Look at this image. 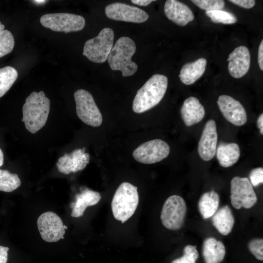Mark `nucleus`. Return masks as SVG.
I'll return each mask as SVG.
<instances>
[{"instance_id": "nucleus-21", "label": "nucleus", "mask_w": 263, "mask_h": 263, "mask_svg": "<svg viewBox=\"0 0 263 263\" xmlns=\"http://www.w3.org/2000/svg\"><path fill=\"white\" fill-rule=\"evenodd\" d=\"M225 248L220 241L209 237L203 244L202 255L205 263H220L225 258Z\"/></svg>"}, {"instance_id": "nucleus-33", "label": "nucleus", "mask_w": 263, "mask_h": 263, "mask_svg": "<svg viewBox=\"0 0 263 263\" xmlns=\"http://www.w3.org/2000/svg\"><path fill=\"white\" fill-rule=\"evenodd\" d=\"M228 1L246 9H250L254 7L256 2L254 0H230Z\"/></svg>"}, {"instance_id": "nucleus-17", "label": "nucleus", "mask_w": 263, "mask_h": 263, "mask_svg": "<svg viewBox=\"0 0 263 263\" xmlns=\"http://www.w3.org/2000/svg\"><path fill=\"white\" fill-rule=\"evenodd\" d=\"M164 10L168 19L180 26L186 25L194 18V14L190 8L178 0H166Z\"/></svg>"}, {"instance_id": "nucleus-23", "label": "nucleus", "mask_w": 263, "mask_h": 263, "mask_svg": "<svg viewBox=\"0 0 263 263\" xmlns=\"http://www.w3.org/2000/svg\"><path fill=\"white\" fill-rule=\"evenodd\" d=\"M213 226L223 235L229 234L234 224V218L232 212L227 205L217 210L212 216Z\"/></svg>"}, {"instance_id": "nucleus-13", "label": "nucleus", "mask_w": 263, "mask_h": 263, "mask_svg": "<svg viewBox=\"0 0 263 263\" xmlns=\"http://www.w3.org/2000/svg\"><path fill=\"white\" fill-rule=\"evenodd\" d=\"M220 111L225 118L232 124L241 126L247 121L245 110L237 100L227 95L219 96L217 101Z\"/></svg>"}, {"instance_id": "nucleus-14", "label": "nucleus", "mask_w": 263, "mask_h": 263, "mask_svg": "<svg viewBox=\"0 0 263 263\" xmlns=\"http://www.w3.org/2000/svg\"><path fill=\"white\" fill-rule=\"evenodd\" d=\"M218 141L216 124L214 120H208L202 132L198 143V152L205 161L211 160L216 154Z\"/></svg>"}, {"instance_id": "nucleus-10", "label": "nucleus", "mask_w": 263, "mask_h": 263, "mask_svg": "<svg viewBox=\"0 0 263 263\" xmlns=\"http://www.w3.org/2000/svg\"><path fill=\"white\" fill-rule=\"evenodd\" d=\"M170 148L164 141L156 139L142 143L133 152L132 156L137 162L146 164L159 162L169 155Z\"/></svg>"}, {"instance_id": "nucleus-31", "label": "nucleus", "mask_w": 263, "mask_h": 263, "mask_svg": "<svg viewBox=\"0 0 263 263\" xmlns=\"http://www.w3.org/2000/svg\"><path fill=\"white\" fill-rule=\"evenodd\" d=\"M248 247L249 251L258 260H263V240L256 238L251 240L248 243Z\"/></svg>"}, {"instance_id": "nucleus-4", "label": "nucleus", "mask_w": 263, "mask_h": 263, "mask_svg": "<svg viewBox=\"0 0 263 263\" xmlns=\"http://www.w3.org/2000/svg\"><path fill=\"white\" fill-rule=\"evenodd\" d=\"M138 203L137 188L130 183L123 182L117 188L112 201L114 218L124 223L133 215Z\"/></svg>"}, {"instance_id": "nucleus-6", "label": "nucleus", "mask_w": 263, "mask_h": 263, "mask_svg": "<svg viewBox=\"0 0 263 263\" xmlns=\"http://www.w3.org/2000/svg\"><path fill=\"white\" fill-rule=\"evenodd\" d=\"M40 22L43 27L53 31L65 33L81 31L85 25L83 17L67 13L45 14L40 17Z\"/></svg>"}, {"instance_id": "nucleus-5", "label": "nucleus", "mask_w": 263, "mask_h": 263, "mask_svg": "<svg viewBox=\"0 0 263 263\" xmlns=\"http://www.w3.org/2000/svg\"><path fill=\"white\" fill-rule=\"evenodd\" d=\"M114 32L110 28H104L98 35L87 40L82 54L89 60L97 63L104 62L113 47Z\"/></svg>"}, {"instance_id": "nucleus-1", "label": "nucleus", "mask_w": 263, "mask_h": 263, "mask_svg": "<svg viewBox=\"0 0 263 263\" xmlns=\"http://www.w3.org/2000/svg\"><path fill=\"white\" fill-rule=\"evenodd\" d=\"M50 99L44 93L33 92L27 97L22 107L21 119L26 129L35 133L46 124L50 112Z\"/></svg>"}, {"instance_id": "nucleus-2", "label": "nucleus", "mask_w": 263, "mask_h": 263, "mask_svg": "<svg viewBox=\"0 0 263 263\" xmlns=\"http://www.w3.org/2000/svg\"><path fill=\"white\" fill-rule=\"evenodd\" d=\"M168 83L166 76L159 74L153 75L137 91L132 102L133 112L141 113L157 105L166 92Z\"/></svg>"}, {"instance_id": "nucleus-34", "label": "nucleus", "mask_w": 263, "mask_h": 263, "mask_svg": "<svg viewBox=\"0 0 263 263\" xmlns=\"http://www.w3.org/2000/svg\"><path fill=\"white\" fill-rule=\"evenodd\" d=\"M9 249L8 247L0 245V263H7Z\"/></svg>"}, {"instance_id": "nucleus-30", "label": "nucleus", "mask_w": 263, "mask_h": 263, "mask_svg": "<svg viewBox=\"0 0 263 263\" xmlns=\"http://www.w3.org/2000/svg\"><path fill=\"white\" fill-rule=\"evenodd\" d=\"M191 1L206 11L222 10L225 5V1L222 0H191Z\"/></svg>"}, {"instance_id": "nucleus-27", "label": "nucleus", "mask_w": 263, "mask_h": 263, "mask_svg": "<svg viewBox=\"0 0 263 263\" xmlns=\"http://www.w3.org/2000/svg\"><path fill=\"white\" fill-rule=\"evenodd\" d=\"M205 14L210 19L211 21L215 23L231 24L237 21L234 15L222 10L206 11Z\"/></svg>"}, {"instance_id": "nucleus-26", "label": "nucleus", "mask_w": 263, "mask_h": 263, "mask_svg": "<svg viewBox=\"0 0 263 263\" xmlns=\"http://www.w3.org/2000/svg\"><path fill=\"white\" fill-rule=\"evenodd\" d=\"M20 185L21 181L18 174L0 169V191L10 192L18 188Z\"/></svg>"}, {"instance_id": "nucleus-39", "label": "nucleus", "mask_w": 263, "mask_h": 263, "mask_svg": "<svg viewBox=\"0 0 263 263\" xmlns=\"http://www.w3.org/2000/svg\"><path fill=\"white\" fill-rule=\"evenodd\" d=\"M4 25L2 24L0 21V34L3 30H4Z\"/></svg>"}, {"instance_id": "nucleus-3", "label": "nucleus", "mask_w": 263, "mask_h": 263, "mask_svg": "<svg viewBox=\"0 0 263 263\" xmlns=\"http://www.w3.org/2000/svg\"><path fill=\"white\" fill-rule=\"evenodd\" d=\"M136 51L134 41L128 37H122L116 41L107 58L110 68L120 71L122 76H130L137 71V64L132 60Z\"/></svg>"}, {"instance_id": "nucleus-11", "label": "nucleus", "mask_w": 263, "mask_h": 263, "mask_svg": "<svg viewBox=\"0 0 263 263\" xmlns=\"http://www.w3.org/2000/svg\"><path fill=\"white\" fill-rule=\"evenodd\" d=\"M37 226L41 238L47 242H56L64 238L65 229L63 222L53 212L41 214L37 220Z\"/></svg>"}, {"instance_id": "nucleus-7", "label": "nucleus", "mask_w": 263, "mask_h": 263, "mask_svg": "<svg viewBox=\"0 0 263 263\" xmlns=\"http://www.w3.org/2000/svg\"><path fill=\"white\" fill-rule=\"evenodd\" d=\"M74 95L78 118L88 125L94 127L100 126L102 116L91 93L84 89H79Z\"/></svg>"}, {"instance_id": "nucleus-8", "label": "nucleus", "mask_w": 263, "mask_h": 263, "mask_svg": "<svg viewBox=\"0 0 263 263\" xmlns=\"http://www.w3.org/2000/svg\"><path fill=\"white\" fill-rule=\"evenodd\" d=\"M187 205L184 199L177 195L169 196L165 201L161 213V220L168 229L177 230L184 223Z\"/></svg>"}, {"instance_id": "nucleus-24", "label": "nucleus", "mask_w": 263, "mask_h": 263, "mask_svg": "<svg viewBox=\"0 0 263 263\" xmlns=\"http://www.w3.org/2000/svg\"><path fill=\"white\" fill-rule=\"evenodd\" d=\"M219 201V196L214 191L202 194L198 202V208L203 218L208 219L214 215L218 210Z\"/></svg>"}, {"instance_id": "nucleus-12", "label": "nucleus", "mask_w": 263, "mask_h": 263, "mask_svg": "<svg viewBox=\"0 0 263 263\" xmlns=\"http://www.w3.org/2000/svg\"><path fill=\"white\" fill-rule=\"evenodd\" d=\"M107 17L112 19L133 23H142L149 18L143 10L122 2H114L105 8Z\"/></svg>"}, {"instance_id": "nucleus-9", "label": "nucleus", "mask_w": 263, "mask_h": 263, "mask_svg": "<svg viewBox=\"0 0 263 263\" xmlns=\"http://www.w3.org/2000/svg\"><path fill=\"white\" fill-rule=\"evenodd\" d=\"M257 200L253 186L247 178L235 176L232 179L230 201L235 208H250L257 203Z\"/></svg>"}, {"instance_id": "nucleus-37", "label": "nucleus", "mask_w": 263, "mask_h": 263, "mask_svg": "<svg viewBox=\"0 0 263 263\" xmlns=\"http://www.w3.org/2000/svg\"><path fill=\"white\" fill-rule=\"evenodd\" d=\"M257 125L260 130L261 134H263V113H262L258 117L257 121Z\"/></svg>"}, {"instance_id": "nucleus-29", "label": "nucleus", "mask_w": 263, "mask_h": 263, "mask_svg": "<svg viewBox=\"0 0 263 263\" xmlns=\"http://www.w3.org/2000/svg\"><path fill=\"white\" fill-rule=\"evenodd\" d=\"M183 251V256L173 260L171 263H196L199 257L196 246L187 245L184 247Z\"/></svg>"}, {"instance_id": "nucleus-18", "label": "nucleus", "mask_w": 263, "mask_h": 263, "mask_svg": "<svg viewBox=\"0 0 263 263\" xmlns=\"http://www.w3.org/2000/svg\"><path fill=\"white\" fill-rule=\"evenodd\" d=\"M180 113L185 125L190 127L200 122L203 119L205 110L196 97L190 96L183 102Z\"/></svg>"}, {"instance_id": "nucleus-15", "label": "nucleus", "mask_w": 263, "mask_h": 263, "mask_svg": "<svg viewBox=\"0 0 263 263\" xmlns=\"http://www.w3.org/2000/svg\"><path fill=\"white\" fill-rule=\"evenodd\" d=\"M85 149H77L70 153L60 157L56 163L58 170L63 174L76 172L85 168L90 160V155Z\"/></svg>"}, {"instance_id": "nucleus-38", "label": "nucleus", "mask_w": 263, "mask_h": 263, "mask_svg": "<svg viewBox=\"0 0 263 263\" xmlns=\"http://www.w3.org/2000/svg\"><path fill=\"white\" fill-rule=\"evenodd\" d=\"M4 157L2 150L0 149V167L3 164Z\"/></svg>"}, {"instance_id": "nucleus-36", "label": "nucleus", "mask_w": 263, "mask_h": 263, "mask_svg": "<svg viewBox=\"0 0 263 263\" xmlns=\"http://www.w3.org/2000/svg\"><path fill=\"white\" fill-rule=\"evenodd\" d=\"M155 0H132L131 2L135 4L140 6H146Z\"/></svg>"}, {"instance_id": "nucleus-20", "label": "nucleus", "mask_w": 263, "mask_h": 263, "mask_svg": "<svg viewBox=\"0 0 263 263\" xmlns=\"http://www.w3.org/2000/svg\"><path fill=\"white\" fill-rule=\"evenodd\" d=\"M207 63V59L201 57L194 61L184 64L179 75L181 82L187 85L194 83L204 74Z\"/></svg>"}, {"instance_id": "nucleus-32", "label": "nucleus", "mask_w": 263, "mask_h": 263, "mask_svg": "<svg viewBox=\"0 0 263 263\" xmlns=\"http://www.w3.org/2000/svg\"><path fill=\"white\" fill-rule=\"evenodd\" d=\"M250 182L252 186L257 187L263 183V169L262 167L256 168L249 173Z\"/></svg>"}, {"instance_id": "nucleus-25", "label": "nucleus", "mask_w": 263, "mask_h": 263, "mask_svg": "<svg viewBox=\"0 0 263 263\" xmlns=\"http://www.w3.org/2000/svg\"><path fill=\"white\" fill-rule=\"evenodd\" d=\"M18 76L17 71L12 66H7L0 68V97L10 89Z\"/></svg>"}, {"instance_id": "nucleus-16", "label": "nucleus", "mask_w": 263, "mask_h": 263, "mask_svg": "<svg viewBox=\"0 0 263 263\" xmlns=\"http://www.w3.org/2000/svg\"><path fill=\"white\" fill-rule=\"evenodd\" d=\"M228 70L234 78H240L248 72L250 65V55L248 49L244 45L239 46L228 55Z\"/></svg>"}, {"instance_id": "nucleus-28", "label": "nucleus", "mask_w": 263, "mask_h": 263, "mask_svg": "<svg viewBox=\"0 0 263 263\" xmlns=\"http://www.w3.org/2000/svg\"><path fill=\"white\" fill-rule=\"evenodd\" d=\"M14 45V38L11 32L3 30L0 34V58L11 53Z\"/></svg>"}, {"instance_id": "nucleus-40", "label": "nucleus", "mask_w": 263, "mask_h": 263, "mask_svg": "<svg viewBox=\"0 0 263 263\" xmlns=\"http://www.w3.org/2000/svg\"><path fill=\"white\" fill-rule=\"evenodd\" d=\"M64 228H65V229H67L68 227L66 225H64Z\"/></svg>"}, {"instance_id": "nucleus-35", "label": "nucleus", "mask_w": 263, "mask_h": 263, "mask_svg": "<svg viewBox=\"0 0 263 263\" xmlns=\"http://www.w3.org/2000/svg\"><path fill=\"white\" fill-rule=\"evenodd\" d=\"M258 62L261 71H263V40L262 39L258 49Z\"/></svg>"}, {"instance_id": "nucleus-22", "label": "nucleus", "mask_w": 263, "mask_h": 263, "mask_svg": "<svg viewBox=\"0 0 263 263\" xmlns=\"http://www.w3.org/2000/svg\"><path fill=\"white\" fill-rule=\"evenodd\" d=\"M216 154L220 165L223 167L227 168L238 161L240 149L236 143L221 142L217 147Z\"/></svg>"}, {"instance_id": "nucleus-19", "label": "nucleus", "mask_w": 263, "mask_h": 263, "mask_svg": "<svg viewBox=\"0 0 263 263\" xmlns=\"http://www.w3.org/2000/svg\"><path fill=\"white\" fill-rule=\"evenodd\" d=\"M101 198L99 192L88 188L84 189L75 195V201L71 204V216L75 218L82 216L87 207L96 205Z\"/></svg>"}]
</instances>
